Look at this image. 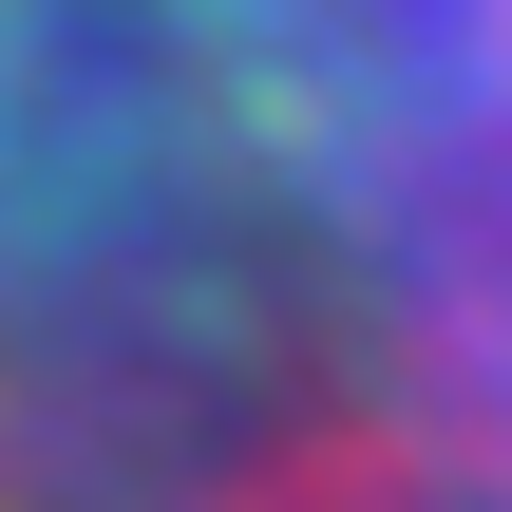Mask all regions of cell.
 I'll list each match as a JSON object with an SVG mask.
<instances>
[{"mask_svg":"<svg viewBox=\"0 0 512 512\" xmlns=\"http://www.w3.org/2000/svg\"><path fill=\"white\" fill-rule=\"evenodd\" d=\"M0 512H512V0H0Z\"/></svg>","mask_w":512,"mask_h":512,"instance_id":"6da1fadb","label":"cell"}]
</instances>
